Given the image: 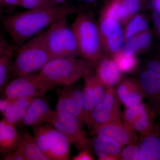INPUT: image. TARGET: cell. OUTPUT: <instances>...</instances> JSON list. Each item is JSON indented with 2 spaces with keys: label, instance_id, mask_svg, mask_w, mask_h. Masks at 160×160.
Wrapping results in <instances>:
<instances>
[{
  "label": "cell",
  "instance_id": "obj_1",
  "mask_svg": "<svg viewBox=\"0 0 160 160\" xmlns=\"http://www.w3.org/2000/svg\"><path fill=\"white\" fill-rule=\"evenodd\" d=\"M77 11V8L70 5H54L1 16V22L16 50L23 43L44 31L55 22Z\"/></svg>",
  "mask_w": 160,
  "mask_h": 160
},
{
  "label": "cell",
  "instance_id": "obj_2",
  "mask_svg": "<svg viewBox=\"0 0 160 160\" xmlns=\"http://www.w3.org/2000/svg\"><path fill=\"white\" fill-rule=\"evenodd\" d=\"M45 30L15 50L11 76H26L39 72L52 58L46 46Z\"/></svg>",
  "mask_w": 160,
  "mask_h": 160
},
{
  "label": "cell",
  "instance_id": "obj_3",
  "mask_svg": "<svg viewBox=\"0 0 160 160\" xmlns=\"http://www.w3.org/2000/svg\"><path fill=\"white\" fill-rule=\"evenodd\" d=\"M89 64L84 59L74 57L53 58L38 72L52 86H71L89 70Z\"/></svg>",
  "mask_w": 160,
  "mask_h": 160
},
{
  "label": "cell",
  "instance_id": "obj_4",
  "mask_svg": "<svg viewBox=\"0 0 160 160\" xmlns=\"http://www.w3.org/2000/svg\"><path fill=\"white\" fill-rule=\"evenodd\" d=\"M71 27L75 36L78 55L90 64L96 65L102 47L98 26L90 16L80 13Z\"/></svg>",
  "mask_w": 160,
  "mask_h": 160
},
{
  "label": "cell",
  "instance_id": "obj_5",
  "mask_svg": "<svg viewBox=\"0 0 160 160\" xmlns=\"http://www.w3.org/2000/svg\"><path fill=\"white\" fill-rule=\"evenodd\" d=\"M44 32L46 46L52 58L78 55L75 36L67 18L55 22Z\"/></svg>",
  "mask_w": 160,
  "mask_h": 160
},
{
  "label": "cell",
  "instance_id": "obj_6",
  "mask_svg": "<svg viewBox=\"0 0 160 160\" xmlns=\"http://www.w3.org/2000/svg\"><path fill=\"white\" fill-rule=\"evenodd\" d=\"M35 141L49 160H68L71 143L67 138L51 125L32 128Z\"/></svg>",
  "mask_w": 160,
  "mask_h": 160
},
{
  "label": "cell",
  "instance_id": "obj_7",
  "mask_svg": "<svg viewBox=\"0 0 160 160\" xmlns=\"http://www.w3.org/2000/svg\"><path fill=\"white\" fill-rule=\"evenodd\" d=\"M47 123L65 135L79 151L91 150L92 140L87 138L83 125L73 115L53 110Z\"/></svg>",
  "mask_w": 160,
  "mask_h": 160
},
{
  "label": "cell",
  "instance_id": "obj_8",
  "mask_svg": "<svg viewBox=\"0 0 160 160\" xmlns=\"http://www.w3.org/2000/svg\"><path fill=\"white\" fill-rule=\"evenodd\" d=\"M54 87L38 72L15 78L4 88V95L5 97L11 99L41 97Z\"/></svg>",
  "mask_w": 160,
  "mask_h": 160
},
{
  "label": "cell",
  "instance_id": "obj_9",
  "mask_svg": "<svg viewBox=\"0 0 160 160\" xmlns=\"http://www.w3.org/2000/svg\"><path fill=\"white\" fill-rule=\"evenodd\" d=\"M121 102L116 89L106 88L102 100L92 112L88 126L91 132L102 124L122 119Z\"/></svg>",
  "mask_w": 160,
  "mask_h": 160
},
{
  "label": "cell",
  "instance_id": "obj_10",
  "mask_svg": "<svg viewBox=\"0 0 160 160\" xmlns=\"http://www.w3.org/2000/svg\"><path fill=\"white\" fill-rule=\"evenodd\" d=\"M58 102L55 110L73 115L84 126V91L71 86H63L58 89Z\"/></svg>",
  "mask_w": 160,
  "mask_h": 160
},
{
  "label": "cell",
  "instance_id": "obj_11",
  "mask_svg": "<svg viewBox=\"0 0 160 160\" xmlns=\"http://www.w3.org/2000/svg\"><path fill=\"white\" fill-rule=\"evenodd\" d=\"M91 133L110 138L123 146L139 142L137 132L133 128L121 119L102 124Z\"/></svg>",
  "mask_w": 160,
  "mask_h": 160
},
{
  "label": "cell",
  "instance_id": "obj_12",
  "mask_svg": "<svg viewBox=\"0 0 160 160\" xmlns=\"http://www.w3.org/2000/svg\"><path fill=\"white\" fill-rule=\"evenodd\" d=\"M102 46H106L113 53H118L123 47L124 35L117 21L102 18L99 26Z\"/></svg>",
  "mask_w": 160,
  "mask_h": 160
},
{
  "label": "cell",
  "instance_id": "obj_13",
  "mask_svg": "<svg viewBox=\"0 0 160 160\" xmlns=\"http://www.w3.org/2000/svg\"><path fill=\"white\" fill-rule=\"evenodd\" d=\"M52 111L46 100L41 97L36 98L29 106L21 122L32 128L41 126L47 123Z\"/></svg>",
  "mask_w": 160,
  "mask_h": 160
},
{
  "label": "cell",
  "instance_id": "obj_14",
  "mask_svg": "<svg viewBox=\"0 0 160 160\" xmlns=\"http://www.w3.org/2000/svg\"><path fill=\"white\" fill-rule=\"evenodd\" d=\"M14 46L7 41L4 33H0V89H4L11 77L13 65Z\"/></svg>",
  "mask_w": 160,
  "mask_h": 160
},
{
  "label": "cell",
  "instance_id": "obj_15",
  "mask_svg": "<svg viewBox=\"0 0 160 160\" xmlns=\"http://www.w3.org/2000/svg\"><path fill=\"white\" fill-rule=\"evenodd\" d=\"M116 91L121 102L126 108L140 104L145 97L138 82L130 79L120 82Z\"/></svg>",
  "mask_w": 160,
  "mask_h": 160
},
{
  "label": "cell",
  "instance_id": "obj_16",
  "mask_svg": "<svg viewBox=\"0 0 160 160\" xmlns=\"http://www.w3.org/2000/svg\"><path fill=\"white\" fill-rule=\"evenodd\" d=\"M20 134L14 125L5 120L0 122V152L2 155L17 150L19 145Z\"/></svg>",
  "mask_w": 160,
  "mask_h": 160
},
{
  "label": "cell",
  "instance_id": "obj_17",
  "mask_svg": "<svg viewBox=\"0 0 160 160\" xmlns=\"http://www.w3.org/2000/svg\"><path fill=\"white\" fill-rule=\"evenodd\" d=\"M138 83L145 97L160 105V75L147 69L140 73Z\"/></svg>",
  "mask_w": 160,
  "mask_h": 160
},
{
  "label": "cell",
  "instance_id": "obj_18",
  "mask_svg": "<svg viewBox=\"0 0 160 160\" xmlns=\"http://www.w3.org/2000/svg\"><path fill=\"white\" fill-rule=\"evenodd\" d=\"M96 75L105 87H113L121 79V72L114 61L108 58L99 60L97 63Z\"/></svg>",
  "mask_w": 160,
  "mask_h": 160
},
{
  "label": "cell",
  "instance_id": "obj_19",
  "mask_svg": "<svg viewBox=\"0 0 160 160\" xmlns=\"http://www.w3.org/2000/svg\"><path fill=\"white\" fill-rule=\"evenodd\" d=\"M36 98L22 97L13 99L2 112L3 119L9 124L14 125L21 122Z\"/></svg>",
  "mask_w": 160,
  "mask_h": 160
},
{
  "label": "cell",
  "instance_id": "obj_20",
  "mask_svg": "<svg viewBox=\"0 0 160 160\" xmlns=\"http://www.w3.org/2000/svg\"><path fill=\"white\" fill-rule=\"evenodd\" d=\"M152 130L141 137L139 160H160V138Z\"/></svg>",
  "mask_w": 160,
  "mask_h": 160
},
{
  "label": "cell",
  "instance_id": "obj_21",
  "mask_svg": "<svg viewBox=\"0 0 160 160\" xmlns=\"http://www.w3.org/2000/svg\"><path fill=\"white\" fill-rule=\"evenodd\" d=\"M17 150L24 155L26 160H49L39 148L34 138L26 132L20 134L19 145Z\"/></svg>",
  "mask_w": 160,
  "mask_h": 160
},
{
  "label": "cell",
  "instance_id": "obj_22",
  "mask_svg": "<svg viewBox=\"0 0 160 160\" xmlns=\"http://www.w3.org/2000/svg\"><path fill=\"white\" fill-rule=\"evenodd\" d=\"M92 146L105 152L118 160L121 159L123 146L117 142L106 137L96 135L92 140Z\"/></svg>",
  "mask_w": 160,
  "mask_h": 160
},
{
  "label": "cell",
  "instance_id": "obj_23",
  "mask_svg": "<svg viewBox=\"0 0 160 160\" xmlns=\"http://www.w3.org/2000/svg\"><path fill=\"white\" fill-rule=\"evenodd\" d=\"M89 69L86 71L85 77L84 91V117L85 125L89 126L90 117L94 108L93 95L92 91L93 76L89 74Z\"/></svg>",
  "mask_w": 160,
  "mask_h": 160
},
{
  "label": "cell",
  "instance_id": "obj_24",
  "mask_svg": "<svg viewBox=\"0 0 160 160\" xmlns=\"http://www.w3.org/2000/svg\"><path fill=\"white\" fill-rule=\"evenodd\" d=\"M151 42V38L148 32H143L128 39L123 46L122 52L128 55L134 56L139 50L149 46Z\"/></svg>",
  "mask_w": 160,
  "mask_h": 160
},
{
  "label": "cell",
  "instance_id": "obj_25",
  "mask_svg": "<svg viewBox=\"0 0 160 160\" xmlns=\"http://www.w3.org/2000/svg\"><path fill=\"white\" fill-rule=\"evenodd\" d=\"M155 115L153 109L147 106L146 111L134 123L133 129L142 137L149 133L152 129V123Z\"/></svg>",
  "mask_w": 160,
  "mask_h": 160
},
{
  "label": "cell",
  "instance_id": "obj_26",
  "mask_svg": "<svg viewBox=\"0 0 160 160\" xmlns=\"http://www.w3.org/2000/svg\"><path fill=\"white\" fill-rule=\"evenodd\" d=\"M114 61L120 71L128 73L133 71L138 65V61L134 56L124 54L122 52L115 54Z\"/></svg>",
  "mask_w": 160,
  "mask_h": 160
},
{
  "label": "cell",
  "instance_id": "obj_27",
  "mask_svg": "<svg viewBox=\"0 0 160 160\" xmlns=\"http://www.w3.org/2000/svg\"><path fill=\"white\" fill-rule=\"evenodd\" d=\"M147 106L141 103L136 106L126 108L124 112L122 113V120L124 123L133 128L134 123L146 111Z\"/></svg>",
  "mask_w": 160,
  "mask_h": 160
},
{
  "label": "cell",
  "instance_id": "obj_28",
  "mask_svg": "<svg viewBox=\"0 0 160 160\" xmlns=\"http://www.w3.org/2000/svg\"><path fill=\"white\" fill-rule=\"evenodd\" d=\"M148 26L147 21L141 16L138 15L135 17L126 28L125 32L126 39H129L137 32L145 30L147 29Z\"/></svg>",
  "mask_w": 160,
  "mask_h": 160
},
{
  "label": "cell",
  "instance_id": "obj_29",
  "mask_svg": "<svg viewBox=\"0 0 160 160\" xmlns=\"http://www.w3.org/2000/svg\"><path fill=\"white\" fill-rule=\"evenodd\" d=\"M139 6V0H124L120 7L121 19H125L136 12L138 10Z\"/></svg>",
  "mask_w": 160,
  "mask_h": 160
},
{
  "label": "cell",
  "instance_id": "obj_30",
  "mask_svg": "<svg viewBox=\"0 0 160 160\" xmlns=\"http://www.w3.org/2000/svg\"><path fill=\"white\" fill-rule=\"evenodd\" d=\"M104 84L96 75L93 76L92 91L93 95L94 108L98 105L102 100L105 89Z\"/></svg>",
  "mask_w": 160,
  "mask_h": 160
},
{
  "label": "cell",
  "instance_id": "obj_31",
  "mask_svg": "<svg viewBox=\"0 0 160 160\" xmlns=\"http://www.w3.org/2000/svg\"><path fill=\"white\" fill-rule=\"evenodd\" d=\"M139 146L137 144L127 145L122 149L121 159L122 160H139Z\"/></svg>",
  "mask_w": 160,
  "mask_h": 160
},
{
  "label": "cell",
  "instance_id": "obj_32",
  "mask_svg": "<svg viewBox=\"0 0 160 160\" xmlns=\"http://www.w3.org/2000/svg\"><path fill=\"white\" fill-rule=\"evenodd\" d=\"M55 5L52 0H22L20 6L28 9H38Z\"/></svg>",
  "mask_w": 160,
  "mask_h": 160
},
{
  "label": "cell",
  "instance_id": "obj_33",
  "mask_svg": "<svg viewBox=\"0 0 160 160\" xmlns=\"http://www.w3.org/2000/svg\"><path fill=\"white\" fill-rule=\"evenodd\" d=\"M121 3L120 1H116L106 9L102 18L112 19L117 21L121 19L120 9Z\"/></svg>",
  "mask_w": 160,
  "mask_h": 160
},
{
  "label": "cell",
  "instance_id": "obj_34",
  "mask_svg": "<svg viewBox=\"0 0 160 160\" xmlns=\"http://www.w3.org/2000/svg\"><path fill=\"white\" fill-rule=\"evenodd\" d=\"M2 160H26L24 155L17 149L14 151L3 155Z\"/></svg>",
  "mask_w": 160,
  "mask_h": 160
},
{
  "label": "cell",
  "instance_id": "obj_35",
  "mask_svg": "<svg viewBox=\"0 0 160 160\" xmlns=\"http://www.w3.org/2000/svg\"><path fill=\"white\" fill-rule=\"evenodd\" d=\"M94 158L89 149H85L79 152V153L72 158L73 160H93Z\"/></svg>",
  "mask_w": 160,
  "mask_h": 160
},
{
  "label": "cell",
  "instance_id": "obj_36",
  "mask_svg": "<svg viewBox=\"0 0 160 160\" xmlns=\"http://www.w3.org/2000/svg\"><path fill=\"white\" fill-rule=\"evenodd\" d=\"M147 70L160 75V62L152 61L148 63L147 66Z\"/></svg>",
  "mask_w": 160,
  "mask_h": 160
},
{
  "label": "cell",
  "instance_id": "obj_37",
  "mask_svg": "<svg viewBox=\"0 0 160 160\" xmlns=\"http://www.w3.org/2000/svg\"><path fill=\"white\" fill-rule=\"evenodd\" d=\"M12 100L13 99L9 98L6 97H5V99H1V102H0V109H1V112L2 113L5 111V109L11 102Z\"/></svg>",
  "mask_w": 160,
  "mask_h": 160
},
{
  "label": "cell",
  "instance_id": "obj_38",
  "mask_svg": "<svg viewBox=\"0 0 160 160\" xmlns=\"http://www.w3.org/2000/svg\"><path fill=\"white\" fill-rule=\"evenodd\" d=\"M152 17H153L155 26L158 32L160 37V13L158 12H155L153 14Z\"/></svg>",
  "mask_w": 160,
  "mask_h": 160
},
{
  "label": "cell",
  "instance_id": "obj_39",
  "mask_svg": "<svg viewBox=\"0 0 160 160\" xmlns=\"http://www.w3.org/2000/svg\"><path fill=\"white\" fill-rule=\"evenodd\" d=\"M22 0H5L6 6H20Z\"/></svg>",
  "mask_w": 160,
  "mask_h": 160
},
{
  "label": "cell",
  "instance_id": "obj_40",
  "mask_svg": "<svg viewBox=\"0 0 160 160\" xmlns=\"http://www.w3.org/2000/svg\"><path fill=\"white\" fill-rule=\"evenodd\" d=\"M153 5L158 12L160 13V0H153Z\"/></svg>",
  "mask_w": 160,
  "mask_h": 160
},
{
  "label": "cell",
  "instance_id": "obj_41",
  "mask_svg": "<svg viewBox=\"0 0 160 160\" xmlns=\"http://www.w3.org/2000/svg\"><path fill=\"white\" fill-rule=\"evenodd\" d=\"M55 5H61L62 3L64 2L66 0H52Z\"/></svg>",
  "mask_w": 160,
  "mask_h": 160
},
{
  "label": "cell",
  "instance_id": "obj_42",
  "mask_svg": "<svg viewBox=\"0 0 160 160\" xmlns=\"http://www.w3.org/2000/svg\"><path fill=\"white\" fill-rule=\"evenodd\" d=\"M81 1H84V2H87L91 3L94 2L95 0H81Z\"/></svg>",
  "mask_w": 160,
  "mask_h": 160
}]
</instances>
